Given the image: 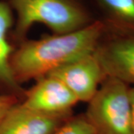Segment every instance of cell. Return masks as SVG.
<instances>
[{"mask_svg":"<svg viewBox=\"0 0 134 134\" xmlns=\"http://www.w3.org/2000/svg\"><path fill=\"white\" fill-rule=\"evenodd\" d=\"M119 23L134 31V0H98Z\"/></svg>","mask_w":134,"mask_h":134,"instance_id":"9c48e42d","label":"cell"},{"mask_svg":"<svg viewBox=\"0 0 134 134\" xmlns=\"http://www.w3.org/2000/svg\"><path fill=\"white\" fill-rule=\"evenodd\" d=\"M95 55L106 76L134 86V34L98 44Z\"/></svg>","mask_w":134,"mask_h":134,"instance_id":"8992f818","label":"cell"},{"mask_svg":"<svg viewBox=\"0 0 134 134\" xmlns=\"http://www.w3.org/2000/svg\"><path fill=\"white\" fill-rule=\"evenodd\" d=\"M16 14V33L23 36L34 23H42L55 34L86 26V14L70 0H10Z\"/></svg>","mask_w":134,"mask_h":134,"instance_id":"7a4b0ae2","label":"cell"},{"mask_svg":"<svg viewBox=\"0 0 134 134\" xmlns=\"http://www.w3.org/2000/svg\"><path fill=\"white\" fill-rule=\"evenodd\" d=\"M53 134H97L86 116L67 120Z\"/></svg>","mask_w":134,"mask_h":134,"instance_id":"30bf717a","label":"cell"},{"mask_svg":"<svg viewBox=\"0 0 134 134\" xmlns=\"http://www.w3.org/2000/svg\"><path fill=\"white\" fill-rule=\"evenodd\" d=\"M12 23L13 17L10 7L0 2V83L19 90L10 65L12 48L7 40V34Z\"/></svg>","mask_w":134,"mask_h":134,"instance_id":"ba28073f","label":"cell"},{"mask_svg":"<svg viewBox=\"0 0 134 134\" xmlns=\"http://www.w3.org/2000/svg\"><path fill=\"white\" fill-rule=\"evenodd\" d=\"M130 101L131 108V119H132V129L134 134V86L130 87L129 89Z\"/></svg>","mask_w":134,"mask_h":134,"instance_id":"7c38bea8","label":"cell"},{"mask_svg":"<svg viewBox=\"0 0 134 134\" xmlns=\"http://www.w3.org/2000/svg\"><path fill=\"white\" fill-rule=\"evenodd\" d=\"M46 76L60 80L78 101L86 102L93 98L99 84L107 77L95 52L58 68Z\"/></svg>","mask_w":134,"mask_h":134,"instance_id":"277c9868","label":"cell"},{"mask_svg":"<svg viewBox=\"0 0 134 134\" xmlns=\"http://www.w3.org/2000/svg\"><path fill=\"white\" fill-rule=\"evenodd\" d=\"M104 25L100 22L77 31L23 44L10 60L16 81L41 78L54 69L95 52Z\"/></svg>","mask_w":134,"mask_h":134,"instance_id":"6da1fadb","label":"cell"},{"mask_svg":"<svg viewBox=\"0 0 134 134\" xmlns=\"http://www.w3.org/2000/svg\"><path fill=\"white\" fill-rule=\"evenodd\" d=\"M77 101L75 95L60 80L45 76L28 92L21 105L46 114L67 115Z\"/></svg>","mask_w":134,"mask_h":134,"instance_id":"5b68a950","label":"cell"},{"mask_svg":"<svg viewBox=\"0 0 134 134\" xmlns=\"http://www.w3.org/2000/svg\"><path fill=\"white\" fill-rule=\"evenodd\" d=\"M66 118V115L46 114L16 104L0 122V134H53Z\"/></svg>","mask_w":134,"mask_h":134,"instance_id":"52a82bcc","label":"cell"},{"mask_svg":"<svg viewBox=\"0 0 134 134\" xmlns=\"http://www.w3.org/2000/svg\"><path fill=\"white\" fill-rule=\"evenodd\" d=\"M16 104V99L12 96L0 95V122L12 107Z\"/></svg>","mask_w":134,"mask_h":134,"instance_id":"8fae6325","label":"cell"},{"mask_svg":"<svg viewBox=\"0 0 134 134\" xmlns=\"http://www.w3.org/2000/svg\"><path fill=\"white\" fill-rule=\"evenodd\" d=\"M130 86L107 77L89 101L85 115L97 134H133Z\"/></svg>","mask_w":134,"mask_h":134,"instance_id":"3957f363","label":"cell"}]
</instances>
